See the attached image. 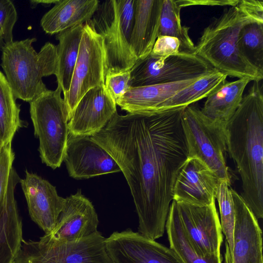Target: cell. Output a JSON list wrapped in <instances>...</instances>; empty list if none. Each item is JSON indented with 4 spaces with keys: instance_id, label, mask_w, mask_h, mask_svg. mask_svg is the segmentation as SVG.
Segmentation results:
<instances>
[{
    "instance_id": "obj_6",
    "label": "cell",
    "mask_w": 263,
    "mask_h": 263,
    "mask_svg": "<svg viewBox=\"0 0 263 263\" xmlns=\"http://www.w3.org/2000/svg\"><path fill=\"white\" fill-rule=\"evenodd\" d=\"M62 92L58 86L54 90L48 89L29 102L40 158L53 170L64 161L69 135L68 115Z\"/></svg>"
},
{
    "instance_id": "obj_25",
    "label": "cell",
    "mask_w": 263,
    "mask_h": 263,
    "mask_svg": "<svg viewBox=\"0 0 263 263\" xmlns=\"http://www.w3.org/2000/svg\"><path fill=\"white\" fill-rule=\"evenodd\" d=\"M165 230L171 248L183 263H222L221 256H203L192 243L172 202L165 224Z\"/></svg>"
},
{
    "instance_id": "obj_33",
    "label": "cell",
    "mask_w": 263,
    "mask_h": 263,
    "mask_svg": "<svg viewBox=\"0 0 263 263\" xmlns=\"http://www.w3.org/2000/svg\"><path fill=\"white\" fill-rule=\"evenodd\" d=\"M130 70L106 73L105 86L116 102L130 88Z\"/></svg>"
},
{
    "instance_id": "obj_28",
    "label": "cell",
    "mask_w": 263,
    "mask_h": 263,
    "mask_svg": "<svg viewBox=\"0 0 263 263\" xmlns=\"http://www.w3.org/2000/svg\"><path fill=\"white\" fill-rule=\"evenodd\" d=\"M237 47L242 56L263 73V24L252 22L240 29Z\"/></svg>"
},
{
    "instance_id": "obj_22",
    "label": "cell",
    "mask_w": 263,
    "mask_h": 263,
    "mask_svg": "<svg viewBox=\"0 0 263 263\" xmlns=\"http://www.w3.org/2000/svg\"><path fill=\"white\" fill-rule=\"evenodd\" d=\"M98 0H58L41 20V26L47 34H57L74 26L83 25L96 11Z\"/></svg>"
},
{
    "instance_id": "obj_11",
    "label": "cell",
    "mask_w": 263,
    "mask_h": 263,
    "mask_svg": "<svg viewBox=\"0 0 263 263\" xmlns=\"http://www.w3.org/2000/svg\"><path fill=\"white\" fill-rule=\"evenodd\" d=\"M181 223L192 243L204 256H220L223 235L215 201L199 206L173 200Z\"/></svg>"
},
{
    "instance_id": "obj_27",
    "label": "cell",
    "mask_w": 263,
    "mask_h": 263,
    "mask_svg": "<svg viewBox=\"0 0 263 263\" xmlns=\"http://www.w3.org/2000/svg\"><path fill=\"white\" fill-rule=\"evenodd\" d=\"M16 99L5 75L0 71V140L4 145L12 142L15 134L23 125Z\"/></svg>"
},
{
    "instance_id": "obj_16",
    "label": "cell",
    "mask_w": 263,
    "mask_h": 263,
    "mask_svg": "<svg viewBox=\"0 0 263 263\" xmlns=\"http://www.w3.org/2000/svg\"><path fill=\"white\" fill-rule=\"evenodd\" d=\"M222 181L202 161L188 157L176 177L173 200L204 206L215 201L217 189Z\"/></svg>"
},
{
    "instance_id": "obj_30",
    "label": "cell",
    "mask_w": 263,
    "mask_h": 263,
    "mask_svg": "<svg viewBox=\"0 0 263 263\" xmlns=\"http://www.w3.org/2000/svg\"><path fill=\"white\" fill-rule=\"evenodd\" d=\"M215 199H217L218 203L222 232L226 237L225 245L231 255L235 211L232 188L227 182L221 181L219 184L216 192Z\"/></svg>"
},
{
    "instance_id": "obj_9",
    "label": "cell",
    "mask_w": 263,
    "mask_h": 263,
    "mask_svg": "<svg viewBox=\"0 0 263 263\" xmlns=\"http://www.w3.org/2000/svg\"><path fill=\"white\" fill-rule=\"evenodd\" d=\"M106 73L103 39L90 20L84 24L69 89L64 96L69 121L77 104L90 89L104 85Z\"/></svg>"
},
{
    "instance_id": "obj_17",
    "label": "cell",
    "mask_w": 263,
    "mask_h": 263,
    "mask_svg": "<svg viewBox=\"0 0 263 263\" xmlns=\"http://www.w3.org/2000/svg\"><path fill=\"white\" fill-rule=\"evenodd\" d=\"M105 84L88 90L79 101L68 121L69 134L91 136L102 129L117 112Z\"/></svg>"
},
{
    "instance_id": "obj_1",
    "label": "cell",
    "mask_w": 263,
    "mask_h": 263,
    "mask_svg": "<svg viewBox=\"0 0 263 263\" xmlns=\"http://www.w3.org/2000/svg\"><path fill=\"white\" fill-rule=\"evenodd\" d=\"M184 108L148 115L117 112L91 136L125 178L138 217V232L154 240L164 233L174 183L188 158L181 124Z\"/></svg>"
},
{
    "instance_id": "obj_23",
    "label": "cell",
    "mask_w": 263,
    "mask_h": 263,
    "mask_svg": "<svg viewBox=\"0 0 263 263\" xmlns=\"http://www.w3.org/2000/svg\"><path fill=\"white\" fill-rule=\"evenodd\" d=\"M250 81L242 78L222 83L207 97L201 112L211 120L226 127L239 106L245 89Z\"/></svg>"
},
{
    "instance_id": "obj_3",
    "label": "cell",
    "mask_w": 263,
    "mask_h": 263,
    "mask_svg": "<svg viewBox=\"0 0 263 263\" xmlns=\"http://www.w3.org/2000/svg\"><path fill=\"white\" fill-rule=\"evenodd\" d=\"M252 22H255L237 5L230 7L204 28L195 54L227 76L260 82L263 73L242 56L237 47L240 29Z\"/></svg>"
},
{
    "instance_id": "obj_7",
    "label": "cell",
    "mask_w": 263,
    "mask_h": 263,
    "mask_svg": "<svg viewBox=\"0 0 263 263\" xmlns=\"http://www.w3.org/2000/svg\"><path fill=\"white\" fill-rule=\"evenodd\" d=\"M181 124L188 157H196L222 181L231 183L227 165L226 127L206 117L198 107L190 105L182 111Z\"/></svg>"
},
{
    "instance_id": "obj_14",
    "label": "cell",
    "mask_w": 263,
    "mask_h": 263,
    "mask_svg": "<svg viewBox=\"0 0 263 263\" xmlns=\"http://www.w3.org/2000/svg\"><path fill=\"white\" fill-rule=\"evenodd\" d=\"M235 220L232 254L226 247L224 263H263L262 231L242 197L232 189Z\"/></svg>"
},
{
    "instance_id": "obj_36",
    "label": "cell",
    "mask_w": 263,
    "mask_h": 263,
    "mask_svg": "<svg viewBox=\"0 0 263 263\" xmlns=\"http://www.w3.org/2000/svg\"><path fill=\"white\" fill-rule=\"evenodd\" d=\"M181 8L192 6H235L239 0H176Z\"/></svg>"
},
{
    "instance_id": "obj_26",
    "label": "cell",
    "mask_w": 263,
    "mask_h": 263,
    "mask_svg": "<svg viewBox=\"0 0 263 263\" xmlns=\"http://www.w3.org/2000/svg\"><path fill=\"white\" fill-rule=\"evenodd\" d=\"M227 77L215 70L199 78L163 103L160 107V112L184 108L207 98L220 84L226 81Z\"/></svg>"
},
{
    "instance_id": "obj_8",
    "label": "cell",
    "mask_w": 263,
    "mask_h": 263,
    "mask_svg": "<svg viewBox=\"0 0 263 263\" xmlns=\"http://www.w3.org/2000/svg\"><path fill=\"white\" fill-rule=\"evenodd\" d=\"M99 231L82 239L56 241L41 237L23 240L14 263H112Z\"/></svg>"
},
{
    "instance_id": "obj_12",
    "label": "cell",
    "mask_w": 263,
    "mask_h": 263,
    "mask_svg": "<svg viewBox=\"0 0 263 263\" xmlns=\"http://www.w3.org/2000/svg\"><path fill=\"white\" fill-rule=\"evenodd\" d=\"M112 263H183L171 249L127 229L105 238Z\"/></svg>"
},
{
    "instance_id": "obj_31",
    "label": "cell",
    "mask_w": 263,
    "mask_h": 263,
    "mask_svg": "<svg viewBox=\"0 0 263 263\" xmlns=\"http://www.w3.org/2000/svg\"><path fill=\"white\" fill-rule=\"evenodd\" d=\"M17 13L10 0H0V50L13 41V30Z\"/></svg>"
},
{
    "instance_id": "obj_19",
    "label": "cell",
    "mask_w": 263,
    "mask_h": 263,
    "mask_svg": "<svg viewBox=\"0 0 263 263\" xmlns=\"http://www.w3.org/2000/svg\"><path fill=\"white\" fill-rule=\"evenodd\" d=\"M20 180L12 168L7 191L0 202V263H14L23 240L22 220L14 197Z\"/></svg>"
},
{
    "instance_id": "obj_20",
    "label": "cell",
    "mask_w": 263,
    "mask_h": 263,
    "mask_svg": "<svg viewBox=\"0 0 263 263\" xmlns=\"http://www.w3.org/2000/svg\"><path fill=\"white\" fill-rule=\"evenodd\" d=\"M199 78L168 84L130 87L116 104L122 110L129 114L148 115L161 112L159 109L163 103Z\"/></svg>"
},
{
    "instance_id": "obj_21",
    "label": "cell",
    "mask_w": 263,
    "mask_h": 263,
    "mask_svg": "<svg viewBox=\"0 0 263 263\" xmlns=\"http://www.w3.org/2000/svg\"><path fill=\"white\" fill-rule=\"evenodd\" d=\"M162 0H135L130 47L137 61L151 52L159 35Z\"/></svg>"
},
{
    "instance_id": "obj_4",
    "label": "cell",
    "mask_w": 263,
    "mask_h": 263,
    "mask_svg": "<svg viewBox=\"0 0 263 263\" xmlns=\"http://www.w3.org/2000/svg\"><path fill=\"white\" fill-rule=\"evenodd\" d=\"M35 38L12 41L2 50L1 66L15 97L30 102L48 90L43 78L54 74L56 46L46 42L36 52Z\"/></svg>"
},
{
    "instance_id": "obj_15",
    "label": "cell",
    "mask_w": 263,
    "mask_h": 263,
    "mask_svg": "<svg viewBox=\"0 0 263 263\" xmlns=\"http://www.w3.org/2000/svg\"><path fill=\"white\" fill-rule=\"evenodd\" d=\"M99 222L92 202L78 190L65 198L55 227L43 237L56 241L79 240L98 231Z\"/></svg>"
},
{
    "instance_id": "obj_13",
    "label": "cell",
    "mask_w": 263,
    "mask_h": 263,
    "mask_svg": "<svg viewBox=\"0 0 263 263\" xmlns=\"http://www.w3.org/2000/svg\"><path fill=\"white\" fill-rule=\"evenodd\" d=\"M63 161L69 175L76 179L121 172L111 155L91 136L69 134Z\"/></svg>"
},
{
    "instance_id": "obj_34",
    "label": "cell",
    "mask_w": 263,
    "mask_h": 263,
    "mask_svg": "<svg viewBox=\"0 0 263 263\" xmlns=\"http://www.w3.org/2000/svg\"><path fill=\"white\" fill-rule=\"evenodd\" d=\"M14 158L12 142L4 145L0 152V202L7 191Z\"/></svg>"
},
{
    "instance_id": "obj_24",
    "label": "cell",
    "mask_w": 263,
    "mask_h": 263,
    "mask_svg": "<svg viewBox=\"0 0 263 263\" xmlns=\"http://www.w3.org/2000/svg\"><path fill=\"white\" fill-rule=\"evenodd\" d=\"M84 24L71 27L55 35L57 60L55 76L58 86L65 96L68 92L78 59Z\"/></svg>"
},
{
    "instance_id": "obj_37",
    "label": "cell",
    "mask_w": 263,
    "mask_h": 263,
    "mask_svg": "<svg viewBox=\"0 0 263 263\" xmlns=\"http://www.w3.org/2000/svg\"><path fill=\"white\" fill-rule=\"evenodd\" d=\"M58 1V0H32L30 1V3L31 7L35 8L38 4H41L44 6H48L52 4H55Z\"/></svg>"
},
{
    "instance_id": "obj_10",
    "label": "cell",
    "mask_w": 263,
    "mask_h": 263,
    "mask_svg": "<svg viewBox=\"0 0 263 263\" xmlns=\"http://www.w3.org/2000/svg\"><path fill=\"white\" fill-rule=\"evenodd\" d=\"M194 54L155 58L149 54L130 70V87L168 84L198 78L215 71Z\"/></svg>"
},
{
    "instance_id": "obj_38",
    "label": "cell",
    "mask_w": 263,
    "mask_h": 263,
    "mask_svg": "<svg viewBox=\"0 0 263 263\" xmlns=\"http://www.w3.org/2000/svg\"><path fill=\"white\" fill-rule=\"evenodd\" d=\"M3 145H4V144L2 143V142L0 140V152H1L2 148L3 147Z\"/></svg>"
},
{
    "instance_id": "obj_2",
    "label": "cell",
    "mask_w": 263,
    "mask_h": 263,
    "mask_svg": "<svg viewBox=\"0 0 263 263\" xmlns=\"http://www.w3.org/2000/svg\"><path fill=\"white\" fill-rule=\"evenodd\" d=\"M227 147L242 182L240 195L257 219L263 218V95L254 82L226 126Z\"/></svg>"
},
{
    "instance_id": "obj_29",
    "label": "cell",
    "mask_w": 263,
    "mask_h": 263,
    "mask_svg": "<svg viewBox=\"0 0 263 263\" xmlns=\"http://www.w3.org/2000/svg\"><path fill=\"white\" fill-rule=\"evenodd\" d=\"M181 9L176 0H162L159 35L178 38L195 54V45L189 34V28L181 24Z\"/></svg>"
},
{
    "instance_id": "obj_18",
    "label": "cell",
    "mask_w": 263,
    "mask_h": 263,
    "mask_svg": "<svg viewBox=\"0 0 263 263\" xmlns=\"http://www.w3.org/2000/svg\"><path fill=\"white\" fill-rule=\"evenodd\" d=\"M19 182L31 218L45 234L50 232L58 222L65 198L58 195L56 187L48 181L27 171Z\"/></svg>"
},
{
    "instance_id": "obj_5",
    "label": "cell",
    "mask_w": 263,
    "mask_h": 263,
    "mask_svg": "<svg viewBox=\"0 0 263 263\" xmlns=\"http://www.w3.org/2000/svg\"><path fill=\"white\" fill-rule=\"evenodd\" d=\"M135 8V0L100 1L90 19L103 39L106 73L130 70L137 62L130 47Z\"/></svg>"
},
{
    "instance_id": "obj_35",
    "label": "cell",
    "mask_w": 263,
    "mask_h": 263,
    "mask_svg": "<svg viewBox=\"0 0 263 263\" xmlns=\"http://www.w3.org/2000/svg\"><path fill=\"white\" fill-rule=\"evenodd\" d=\"M237 6L254 22L263 24V1L239 0Z\"/></svg>"
},
{
    "instance_id": "obj_32",
    "label": "cell",
    "mask_w": 263,
    "mask_h": 263,
    "mask_svg": "<svg viewBox=\"0 0 263 263\" xmlns=\"http://www.w3.org/2000/svg\"><path fill=\"white\" fill-rule=\"evenodd\" d=\"M189 54L194 53L178 38L158 35L149 55L155 58H165L170 56Z\"/></svg>"
}]
</instances>
